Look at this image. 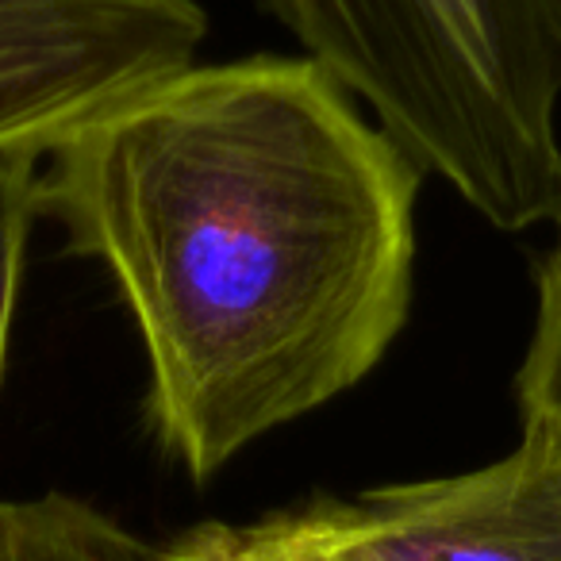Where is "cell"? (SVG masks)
I'll list each match as a JSON object with an SVG mask.
<instances>
[{
  "label": "cell",
  "mask_w": 561,
  "mask_h": 561,
  "mask_svg": "<svg viewBox=\"0 0 561 561\" xmlns=\"http://www.w3.org/2000/svg\"><path fill=\"white\" fill-rule=\"evenodd\" d=\"M423 170L308 55L188 66L39 170V216L108 270L147 427L196 484L366 381L412 312Z\"/></svg>",
  "instance_id": "cell-1"
},
{
  "label": "cell",
  "mask_w": 561,
  "mask_h": 561,
  "mask_svg": "<svg viewBox=\"0 0 561 561\" xmlns=\"http://www.w3.org/2000/svg\"><path fill=\"white\" fill-rule=\"evenodd\" d=\"M496 231L561 224V0H262Z\"/></svg>",
  "instance_id": "cell-2"
},
{
  "label": "cell",
  "mask_w": 561,
  "mask_h": 561,
  "mask_svg": "<svg viewBox=\"0 0 561 561\" xmlns=\"http://www.w3.org/2000/svg\"><path fill=\"white\" fill-rule=\"evenodd\" d=\"M257 530L300 561H561V423L523 420L519 446L473 473L316 496Z\"/></svg>",
  "instance_id": "cell-3"
},
{
  "label": "cell",
  "mask_w": 561,
  "mask_h": 561,
  "mask_svg": "<svg viewBox=\"0 0 561 561\" xmlns=\"http://www.w3.org/2000/svg\"><path fill=\"white\" fill-rule=\"evenodd\" d=\"M204 39L201 0H0V150H50L188 70Z\"/></svg>",
  "instance_id": "cell-4"
},
{
  "label": "cell",
  "mask_w": 561,
  "mask_h": 561,
  "mask_svg": "<svg viewBox=\"0 0 561 561\" xmlns=\"http://www.w3.org/2000/svg\"><path fill=\"white\" fill-rule=\"evenodd\" d=\"M0 561H165V546L85 500L43 492L0 500Z\"/></svg>",
  "instance_id": "cell-5"
},
{
  "label": "cell",
  "mask_w": 561,
  "mask_h": 561,
  "mask_svg": "<svg viewBox=\"0 0 561 561\" xmlns=\"http://www.w3.org/2000/svg\"><path fill=\"white\" fill-rule=\"evenodd\" d=\"M43 154L47 150L35 147L0 150V385H4V366H9V339L20 280H24L27 234L39 216Z\"/></svg>",
  "instance_id": "cell-6"
},
{
  "label": "cell",
  "mask_w": 561,
  "mask_h": 561,
  "mask_svg": "<svg viewBox=\"0 0 561 561\" xmlns=\"http://www.w3.org/2000/svg\"><path fill=\"white\" fill-rule=\"evenodd\" d=\"M535 293V331L515 374V400H519V420L561 423V234L550 254L538 262Z\"/></svg>",
  "instance_id": "cell-7"
},
{
  "label": "cell",
  "mask_w": 561,
  "mask_h": 561,
  "mask_svg": "<svg viewBox=\"0 0 561 561\" xmlns=\"http://www.w3.org/2000/svg\"><path fill=\"white\" fill-rule=\"evenodd\" d=\"M165 546V561H300L273 546L270 538L257 530V523L234 527V523H201V527L185 530V535L170 538Z\"/></svg>",
  "instance_id": "cell-8"
}]
</instances>
